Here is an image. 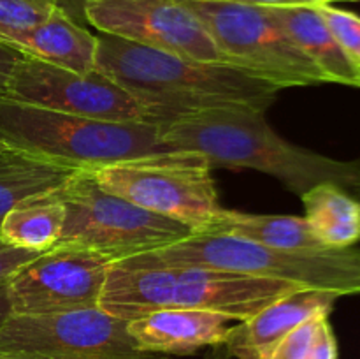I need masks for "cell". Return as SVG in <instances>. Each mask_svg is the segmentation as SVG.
<instances>
[{
    "mask_svg": "<svg viewBox=\"0 0 360 359\" xmlns=\"http://www.w3.org/2000/svg\"><path fill=\"white\" fill-rule=\"evenodd\" d=\"M95 69L164 123L214 109L266 111L280 88L231 63L200 62L115 35H97Z\"/></svg>",
    "mask_w": 360,
    "mask_h": 359,
    "instance_id": "cell-1",
    "label": "cell"
},
{
    "mask_svg": "<svg viewBox=\"0 0 360 359\" xmlns=\"http://www.w3.org/2000/svg\"><path fill=\"white\" fill-rule=\"evenodd\" d=\"M165 150H190L210 164L234 169H255L280 180L302 196L320 183H334L347 192L360 185V157L338 160L292 144L278 136L252 109H214L181 116L164 123Z\"/></svg>",
    "mask_w": 360,
    "mask_h": 359,
    "instance_id": "cell-2",
    "label": "cell"
},
{
    "mask_svg": "<svg viewBox=\"0 0 360 359\" xmlns=\"http://www.w3.org/2000/svg\"><path fill=\"white\" fill-rule=\"evenodd\" d=\"M301 289L294 282L210 267H123L112 263L98 306L127 322L171 308L206 310L241 322Z\"/></svg>",
    "mask_w": 360,
    "mask_h": 359,
    "instance_id": "cell-3",
    "label": "cell"
},
{
    "mask_svg": "<svg viewBox=\"0 0 360 359\" xmlns=\"http://www.w3.org/2000/svg\"><path fill=\"white\" fill-rule=\"evenodd\" d=\"M123 267L193 266L271 280L341 296L360 294V250H281L217 232H193L178 243L118 260Z\"/></svg>",
    "mask_w": 360,
    "mask_h": 359,
    "instance_id": "cell-4",
    "label": "cell"
},
{
    "mask_svg": "<svg viewBox=\"0 0 360 359\" xmlns=\"http://www.w3.org/2000/svg\"><path fill=\"white\" fill-rule=\"evenodd\" d=\"M162 129L164 123L84 118L0 95V144L76 171L164 151Z\"/></svg>",
    "mask_w": 360,
    "mask_h": 359,
    "instance_id": "cell-5",
    "label": "cell"
},
{
    "mask_svg": "<svg viewBox=\"0 0 360 359\" xmlns=\"http://www.w3.org/2000/svg\"><path fill=\"white\" fill-rule=\"evenodd\" d=\"M56 192L65 206V222L56 245L84 246L115 263L164 248L195 232L181 222L108 192L86 169L69 176Z\"/></svg>",
    "mask_w": 360,
    "mask_h": 359,
    "instance_id": "cell-6",
    "label": "cell"
},
{
    "mask_svg": "<svg viewBox=\"0 0 360 359\" xmlns=\"http://www.w3.org/2000/svg\"><path fill=\"white\" fill-rule=\"evenodd\" d=\"M213 165L190 150H164L91 171L98 185L151 213L204 231L224 208Z\"/></svg>",
    "mask_w": 360,
    "mask_h": 359,
    "instance_id": "cell-7",
    "label": "cell"
},
{
    "mask_svg": "<svg viewBox=\"0 0 360 359\" xmlns=\"http://www.w3.org/2000/svg\"><path fill=\"white\" fill-rule=\"evenodd\" d=\"M202 23L225 62L280 90L329 83L285 35L266 7L227 0H181Z\"/></svg>",
    "mask_w": 360,
    "mask_h": 359,
    "instance_id": "cell-8",
    "label": "cell"
},
{
    "mask_svg": "<svg viewBox=\"0 0 360 359\" xmlns=\"http://www.w3.org/2000/svg\"><path fill=\"white\" fill-rule=\"evenodd\" d=\"M0 354L34 359H167L141 351L127 320L101 306L70 312L18 315L0 329Z\"/></svg>",
    "mask_w": 360,
    "mask_h": 359,
    "instance_id": "cell-9",
    "label": "cell"
},
{
    "mask_svg": "<svg viewBox=\"0 0 360 359\" xmlns=\"http://www.w3.org/2000/svg\"><path fill=\"white\" fill-rule=\"evenodd\" d=\"M7 95L28 104L84 118L164 123L101 70L77 74L27 55L14 65Z\"/></svg>",
    "mask_w": 360,
    "mask_h": 359,
    "instance_id": "cell-10",
    "label": "cell"
},
{
    "mask_svg": "<svg viewBox=\"0 0 360 359\" xmlns=\"http://www.w3.org/2000/svg\"><path fill=\"white\" fill-rule=\"evenodd\" d=\"M115 260L76 245H55L9 278L18 315L70 312L98 306Z\"/></svg>",
    "mask_w": 360,
    "mask_h": 359,
    "instance_id": "cell-11",
    "label": "cell"
},
{
    "mask_svg": "<svg viewBox=\"0 0 360 359\" xmlns=\"http://www.w3.org/2000/svg\"><path fill=\"white\" fill-rule=\"evenodd\" d=\"M84 18L101 34L185 58L227 63L181 0H94L84 7Z\"/></svg>",
    "mask_w": 360,
    "mask_h": 359,
    "instance_id": "cell-12",
    "label": "cell"
},
{
    "mask_svg": "<svg viewBox=\"0 0 360 359\" xmlns=\"http://www.w3.org/2000/svg\"><path fill=\"white\" fill-rule=\"evenodd\" d=\"M338 296L301 289L231 327L225 351L238 359H269L271 352L292 329L313 317H329Z\"/></svg>",
    "mask_w": 360,
    "mask_h": 359,
    "instance_id": "cell-13",
    "label": "cell"
},
{
    "mask_svg": "<svg viewBox=\"0 0 360 359\" xmlns=\"http://www.w3.org/2000/svg\"><path fill=\"white\" fill-rule=\"evenodd\" d=\"M231 319L206 310H157L127 322L137 347L160 355H188L204 347H220L227 341Z\"/></svg>",
    "mask_w": 360,
    "mask_h": 359,
    "instance_id": "cell-14",
    "label": "cell"
},
{
    "mask_svg": "<svg viewBox=\"0 0 360 359\" xmlns=\"http://www.w3.org/2000/svg\"><path fill=\"white\" fill-rule=\"evenodd\" d=\"M288 39L326 74L329 83L360 88V67L341 49L313 6L266 7Z\"/></svg>",
    "mask_w": 360,
    "mask_h": 359,
    "instance_id": "cell-15",
    "label": "cell"
},
{
    "mask_svg": "<svg viewBox=\"0 0 360 359\" xmlns=\"http://www.w3.org/2000/svg\"><path fill=\"white\" fill-rule=\"evenodd\" d=\"M13 48L35 60L77 74L95 69L97 35L56 7L51 16L13 42Z\"/></svg>",
    "mask_w": 360,
    "mask_h": 359,
    "instance_id": "cell-16",
    "label": "cell"
},
{
    "mask_svg": "<svg viewBox=\"0 0 360 359\" xmlns=\"http://www.w3.org/2000/svg\"><path fill=\"white\" fill-rule=\"evenodd\" d=\"M200 232L231 234L259 245L281 250H326L304 217L295 215H253L221 210Z\"/></svg>",
    "mask_w": 360,
    "mask_h": 359,
    "instance_id": "cell-17",
    "label": "cell"
},
{
    "mask_svg": "<svg viewBox=\"0 0 360 359\" xmlns=\"http://www.w3.org/2000/svg\"><path fill=\"white\" fill-rule=\"evenodd\" d=\"M65 206L56 189L35 194L11 208L0 222V239L14 248L46 252L58 243Z\"/></svg>",
    "mask_w": 360,
    "mask_h": 359,
    "instance_id": "cell-18",
    "label": "cell"
},
{
    "mask_svg": "<svg viewBox=\"0 0 360 359\" xmlns=\"http://www.w3.org/2000/svg\"><path fill=\"white\" fill-rule=\"evenodd\" d=\"M304 218L320 241L348 248L360 241V201L334 183H320L301 196Z\"/></svg>",
    "mask_w": 360,
    "mask_h": 359,
    "instance_id": "cell-19",
    "label": "cell"
},
{
    "mask_svg": "<svg viewBox=\"0 0 360 359\" xmlns=\"http://www.w3.org/2000/svg\"><path fill=\"white\" fill-rule=\"evenodd\" d=\"M79 171V169H77ZM76 169L14 150L0 151V222L20 201L58 189Z\"/></svg>",
    "mask_w": 360,
    "mask_h": 359,
    "instance_id": "cell-20",
    "label": "cell"
},
{
    "mask_svg": "<svg viewBox=\"0 0 360 359\" xmlns=\"http://www.w3.org/2000/svg\"><path fill=\"white\" fill-rule=\"evenodd\" d=\"M55 9V0H0V41L11 46L44 23Z\"/></svg>",
    "mask_w": 360,
    "mask_h": 359,
    "instance_id": "cell-21",
    "label": "cell"
},
{
    "mask_svg": "<svg viewBox=\"0 0 360 359\" xmlns=\"http://www.w3.org/2000/svg\"><path fill=\"white\" fill-rule=\"evenodd\" d=\"M316 9L341 49L360 67V16L323 2L316 4Z\"/></svg>",
    "mask_w": 360,
    "mask_h": 359,
    "instance_id": "cell-22",
    "label": "cell"
},
{
    "mask_svg": "<svg viewBox=\"0 0 360 359\" xmlns=\"http://www.w3.org/2000/svg\"><path fill=\"white\" fill-rule=\"evenodd\" d=\"M326 317H313L292 329L271 352L269 359H308L315 345L319 326Z\"/></svg>",
    "mask_w": 360,
    "mask_h": 359,
    "instance_id": "cell-23",
    "label": "cell"
},
{
    "mask_svg": "<svg viewBox=\"0 0 360 359\" xmlns=\"http://www.w3.org/2000/svg\"><path fill=\"white\" fill-rule=\"evenodd\" d=\"M42 252H34V250L14 248V246H0V282H6L16 273L20 267L30 263L32 259Z\"/></svg>",
    "mask_w": 360,
    "mask_h": 359,
    "instance_id": "cell-24",
    "label": "cell"
},
{
    "mask_svg": "<svg viewBox=\"0 0 360 359\" xmlns=\"http://www.w3.org/2000/svg\"><path fill=\"white\" fill-rule=\"evenodd\" d=\"M308 359H338V341L334 336L333 326L329 322V317L322 319V322H320L315 345H313Z\"/></svg>",
    "mask_w": 360,
    "mask_h": 359,
    "instance_id": "cell-25",
    "label": "cell"
},
{
    "mask_svg": "<svg viewBox=\"0 0 360 359\" xmlns=\"http://www.w3.org/2000/svg\"><path fill=\"white\" fill-rule=\"evenodd\" d=\"M21 56H23V53H20L16 48L0 41V95H7L9 77L13 74L14 65H16Z\"/></svg>",
    "mask_w": 360,
    "mask_h": 359,
    "instance_id": "cell-26",
    "label": "cell"
},
{
    "mask_svg": "<svg viewBox=\"0 0 360 359\" xmlns=\"http://www.w3.org/2000/svg\"><path fill=\"white\" fill-rule=\"evenodd\" d=\"M94 0H55L56 7H58L62 13H65L70 20H74L76 23L86 27V18H84V7L88 6Z\"/></svg>",
    "mask_w": 360,
    "mask_h": 359,
    "instance_id": "cell-27",
    "label": "cell"
},
{
    "mask_svg": "<svg viewBox=\"0 0 360 359\" xmlns=\"http://www.w3.org/2000/svg\"><path fill=\"white\" fill-rule=\"evenodd\" d=\"M227 2L246 4V6L259 7H287V6H313L322 4V0H227Z\"/></svg>",
    "mask_w": 360,
    "mask_h": 359,
    "instance_id": "cell-28",
    "label": "cell"
},
{
    "mask_svg": "<svg viewBox=\"0 0 360 359\" xmlns=\"http://www.w3.org/2000/svg\"><path fill=\"white\" fill-rule=\"evenodd\" d=\"M13 303H11V294H9V280L0 282V329H2L4 324L9 320V317L13 315Z\"/></svg>",
    "mask_w": 360,
    "mask_h": 359,
    "instance_id": "cell-29",
    "label": "cell"
},
{
    "mask_svg": "<svg viewBox=\"0 0 360 359\" xmlns=\"http://www.w3.org/2000/svg\"><path fill=\"white\" fill-rule=\"evenodd\" d=\"M0 359H34V358H25V355H13V354H0Z\"/></svg>",
    "mask_w": 360,
    "mask_h": 359,
    "instance_id": "cell-30",
    "label": "cell"
},
{
    "mask_svg": "<svg viewBox=\"0 0 360 359\" xmlns=\"http://www.w3.org/2000/svg\"><path fill=\"white\" fill-rule=\"evenodd\" d=\"M210 359H229V352L225 351L224 355H221V354H214V358H210Z\"/></svg>",
    "mask_w": 360,
    "mask_h": 359,
    "instance_id": "cell-31",
    "label": "cell"
},
{
    "mask_svg": "<svg viewBox=\"0 0 360 359\" xmlns=\"http://www.w3.org/2000/svg\"><path fill=\"white\" fill-rule=\"evenodd\" d=\"M352 196H354L355 199H359V201H360V185L357 187V189L354 190V192H352Z\"/></svg>",
    "mask_w": 360,
    "mask_h": 359,
    "instance_id": "cell-32",
    "label": "cell"
},
{
    "mask_svg": "<svg viewBox=\"0 0 360 359\" xmlns=\"http://www.w3.org/2000/svg\"><path fill=\"white\" fill-rule=\"evenodd\" d=\"M323 4H330V2H343V0H322Z\"/></svg>",
    "mask_w": 360,
    "mask_h": 359,
    "instance_id": "cell-33",
    "label": "cell"
},
{
    "mask_svg": "<svg viewBox=\"0 0 360 359\" xmlns=\"http://www.w3.org/2000/svg\"><path fill=\"white\" fill-rule=\"evenodd\" d=\"M2 150H6V148H4V146H2V144H0V151H2Z\"/></svg>",
    "mask_w": 360,
    "mask_h": 359,
    "instance_id": "cell-34",
    "label": "cell"
},
{
    "mask_svg": "<svg viewBox=\"0 0 360 359\" xmlns=\"http://www.w3.org/2000/svg\"><path fill=\"white\" fill-rule=\"evenodd\" d=\"M0 246H4V243H2V239H0Z\"/></svg>",
    "mask_w": 360,
    "mask_h": 359,
    "instance_id": "cell-35",
    "label": "cell"
}]
</instances>
